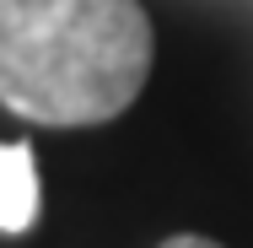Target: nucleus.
Listing matches in <instances>:
<instances>
[{
  "mask_svg": "<svg viewBox=\"0 0 253 248\" xmlns=\"http://www.w3.org/2000/svg\"><path fill=\"white\" fill-rule=\"evenodd\" d=\"M140 0H0V102L33 124H108L151 76Z\"/></svg>",
  "mask_w": 253,
  "mask_h": 248,
  "instance_id": "nucleus-1",
  "label": "nucleus"
},
{
  "mask_svg": "<svg viewBox=\"0 0 253 248\" xmlns=\"http://www.w3.org/2000/svg\"><path fill=\"white\" fill-rule=\"evenodd\" d=\"M38 221V167L27 146H0V232H27Z\"/></svg>",
  "mask_w": 253,
  "mask_h": 248,
  "instance_id": "nucleus-2",
  "label": "nucleus"
},
{
  "mask_svg": "<svg viewBox=\"0 0 253 248\" xmlns=\"http://www.w3.org/2000/svg\"><path fill=\"white\" fill-rule=\"evenodd\" d=\"M162 248H221V243H210V238H200V232H178V238H167Z\"/></svg>",
  "mask_w": 253,
  "mask_h": 248,
  "instance_id": "nucleus-3",
  "label": "nucleus"
}]
</instances>
